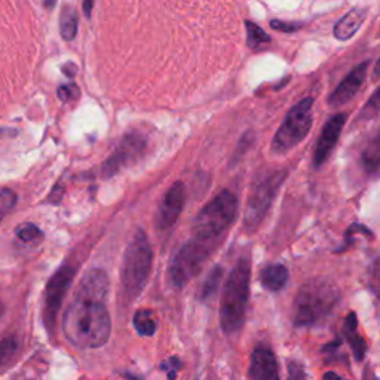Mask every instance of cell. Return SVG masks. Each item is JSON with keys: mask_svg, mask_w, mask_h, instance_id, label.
<instances>
[{"mask_svg": "<svg viewBox=\"0 0 380 380\" xmlns=\"http://www.w3.org/2000/svg\"><path fill=\"white\" fill-rule=\"evenodd\" d=\"M63 331L66 339L76 348H101L110 339V315L103 302L75 295L64 312Z\"/></svg>", "mask_w": 380, "mask_h": 380, "instance_id": "obj_1", "label": "cell"}, {"mask_svg": "<svg viewBox=\"0 0 380 380\" xmlns=\"http://www.w3.org/2000/svg\"><path fill=\"white\" fill-rule=\"evenodd\" d=\"M340 300L337 285L327 278L306 282L295 294L293 321L295 327H314L331 315Z\"/></svg>", "mask_w": 380, "mask_h": 380, "instance_id": "obj_2", "label": "cell"}, {"mask_svg": "<svg viewBox=\"0 0 380 380\" xmlns=\"http://www.w3.org/2000/svg\"><path fill=\"white\" fill-rule=\"evenodd\" d=\"M249 277L251 265L247 258H241L231 270L220 300V323L228 335L240 330L245 321L248 297H249Z\"/></svg>", "mask_w": 380, "mask_h": 380, "instance_id": "obj_3", "label": "cell"}, {"mask_svg": "<svg viewBox=\"0 0 380 380\" xmlns=\"http://www.w3.org/2000/svg\"><path fill=\"white\" fill-rule=\"evenodd\" d=\"M153 251L145 231L137 229L125 249L121 270V295L128 305L145 290L152 270Z\"/></svg>", "mask_w": 380, "mask_h": 380, "instance_id": "obj_4", "label": "cell"}, {"mask_svg": "<svg viewBox=\"0 0 380 380\" xmlns=\"http://www.w3.org/2000/svg\"><path fill=\"white\" fill-rule=\"evenodd\" d=\"M238 200L231 190L221 192L211 199L199 211L193 221V238L205 242L216 244L221 235L229 229L236 217Z\"/></svg>", "mask_w": 380, "mask_h": 380, "instance_id": "obj_5", "label": "cell"}, {"mask_svg": "<svg viewBox=\"0 0 380 380\" xmlns=\"http://www.w3.org/2000/svg\"><path fill=\"white\" fill-rule=\"evenodd\" d=\"M214 247L216 244L192 238L178 249L171 260L168 270H166V278H168L171 287L180 290L195 275H198L202 265L214 251Z\"/></svg>", "mask_w": 380, "mask_h": 380, "instance_id": "obj_6", "label": "cell"}, {"mask_svg": "<svg viewBox=\"0 0 380 380\" xmlns=\"http://www.w3.org/2000/svg\"><path fill=\"white\" fill-rule=\"evenodd\" d=\"M314 98L306 97L297 103L285 116L282 125L272 140V152L284 154L306 138L312 128Z\"/></svg>", "mask_w": 380, "mask_h": 380, "instance_id": "obj_7", "label": "cell"}, {"mask_svg": "<svg viewBox=\"0 0 380 380\" xmlns=\"http://www.w3.org/2000/svg\"><path fill=\"white\" fill-rule=\"evenodd\" d=\"M285 177H287V173L284 170L270 171L253 186L251 193L248 196V204L244 216V224L247 229H256L261 220L265 219Z\"/></svg>", "mask_w": 380, "mask_h": 380, "instance_id": "obj_8", "label": "cell"}, {"mask_svg": "<svg viewBox=\"0 0 380 380\" xmlns=\"http://www.w3.org/2000/svg\"><path fill=\"white\" fill-rule=\"evenodd\" d=\"M75 278V269L71 266H64L59 269L46 285L45 293V323L48 327H52L55 323L57 314L61 307L64 297Z\"/></svg>", "mask_w": 380, "mask_h": 380, "instance_id": "obj_9", "label": "cell"}, {"mask_svg": "<svg viewBox=\"0 0 380 380\" xmlns=\"http://www.w3.org/2000/svg\"><path fill=\"white\" fill-rule=\"evenodd\" d=\"M146 140L142 138L140 134L133 133L128 134L119 142L117 149L112 153V156L103 163V177L110 178L115 174H117L122 168H126L128 165L136 162L140 156L142 150H145Z\"/></svg>", "mask_w": 380, "mask_h": 380, "instance_id": "obj_10", "label": "cell"}, {"mask_svg": "<svg viewBox=\"0 0 380 380\" xmlns=\"http://www.w3.org/2000/svg\"><path fill=\"white\" fill-rule=\"evenodd\" d=\"M184 202H186L184 184L182 182H177L168 189V192L165 193L159 205L156 214V226L159 229L165 231L171 228V226L177 221V219L180 217Z\"/></svg>", "mask_w": 380, "mask_h": 380, "instance_id": "obj_11", "label": "cell"}, {"mask_svg": "<svg viewBox=\"0 0 380 380\" xmlns=\"http://www.w3.org/2000/svg\"><path fill=\"white\" fill-rule=\"evenodd\" d=\"M344 122H346V115L339 113L330 117V121L323 128V133H321L318 138L316 149L314 153V165L316 166V168L328 159L331 150L336 147V142L340 137Z\"/></svg>", "mask_w": 380, "mask_h": 380, "instance_id": "obj_12", "label": "cell"}, {"mask_svg": "<svg viewBox=\"0 0 380 380\" xmlns=\"http://www.w3.org/2000/svg\"><path fill=\"white\" fill-rule=\"evenodd\" d=\"M367 67L368 61H364L353 67L351 73L339 83V87L332 91L328 97V104L331 107H340L353 98V95L360 91L365 80Z\"/></svg>", "mask_w": 380, "mask_h": 380, "instance_id": "obj_13", "label": "cell"}, {"mask_svg": "<svg viewBox=\"0 0 380 380\" xmlns=\"http://www.w3.org/2000/svg\"><path fill=\"white\" fill-rule=\"evenodd\" d=\"M248 376L251 380H279V365L269 348H256L251 353Z\"/></svg>", "mask_w": 380, "mask_h": 380, "instance_id": "obj_14", "label": "cell"}, {"mask_svg": "<svg viewBox=\"0 0 380 380\" xmlns=\"http://www.w3.org/2000/svg\"><path fill=\"white\" fill-rule=\"evenodd\" d=\"M107 291H109V278H107V273L101 269H91L82 278L75 295L104 303Z\"/></svg>", "mask_w": 380, "mask_h": 380, "instance_id": "obj_15", "label": "cell"}, {"mask_svg": "<svg viewBox=\"0 0 380 380\" xmlns=\"http://www.w3.org/2000/svg\"><path fill=\"white\" fill-rule=\"evenodd\" d=\"M367 17L365 9H352L342 20L337 21L335 27V36L339 41H348L360 30L361 24Z\"/></svg>", "mask_w": 380, "mask_h": 380, "instance_id": "obj_16", "label": "cell"}, {"mask_svg": "<svg viewBox=\"0 0 380 380\" xmlns=\"http://www.w3.org/2000/svg\"><path fill=\"white\" fill-rule=\"evenodd\" d=\"M288 281V270L284 265H269L260 272V282L269 291H279Z\"/></svg>", "mask_w": 380, "mask_h": 380, "instance_id": "obj_17", "label": "cell"}, {"mask_svg": "<svg viewBox=\"0 0 380 380\" xmlns=\"http://www.w3.org/2000/svg\"><path fill=\"white\" fill-rule=\"evenodd\" d=\"M356 327H358V319H356V315L353 312H351L346 316V319H344L343 332H344V337H346V340L351 344L355 358L358 361H363L365 351H367V344H365L364 339L358 335Z\"/></svg>", "mask_w": 380, "mask_h": 380, "instance_id": "obj_18", "label": "cell"}, {"mask_svg": "<svg viewBox=\"0 0 380 380\" xmlns=\"http://www.w3.org/2000/svg\"><path fill=\"white\" fill-rule=\"evenodd\" d=\"M59 31L64 41H73L78 33V14L71 6H66L59 15Z\"/></svg>", "mask_w": 380, "mask_h": 380, "instance_id": "obj_19", "label": "cell"}, {"mask_svg": "<svg viewBox=\"0 0 380 380\" xmlns=\"http://www.w3.org/2000/svg\"><path fill=\"white\" fill-rule=\"evenodd\" d=\"M133 323H134L136 330L138 331V335L147 336V337L153 336L154 331H156V327H158L156 319H154L153 312L149 311V309H142V311L136 312Z\"/></svg>", "mask_w": 380, "mask_h": 380, "instance_id": "obj_20", "label": "cell"}, {"mask_svg": "<svg viewBox=\"0 0 380 380\" xmlns=\"http://www.w3.org/2000/svg\"><path fill=\"white\" fill-rule=\"evenodd\" d=\"M245 29H247V45L251 48V50H260L263 45L270 43L269 36L265 33V30H261L257 24L247 21Z\"/></svg>", "mask_w": 380, "mask_h": 380, "instance_id": "obj_21", "label": "cell"}, {"mask_svg": "<svg viewBox=\"0 0 380 380\" xmlns=\"http://www.w3.org/2000/svg\"><path fill=\"white\" fill-rule=\"evenodd\" d=\"M221 278H223V268L216 266L210 272V275L207 277L204 284H202V290H200L202 300H208V299H211L212 294H216Z\"/></svg>", "mask_w": 380, "mask_h": 380, "instance_id": "obj_22", "label": "cell"}, {"mask_svg": "<svg viewBox=\"0 0 380 380\" xmlns=\"http://www.w3.org/2000/svg\"><path fill=\"white\" fill-rule=\"evenodd\" d=\"M18 349H20V343L17 337L14 336L0 340V367H3L14 360Z\"/></svg>", "mask_w": 380, "mask_h": 380, "instance_id": "obj_23", "label": "cell"}, {"mask_svg": "<svg viewBox=\"0 0 380 380\" xmlns=\"http://www.w3.org/2000/svg\"><path fill=\"white\" fill-rule=\"evenodd\" d=\"M379 158H380V150H379V141L376 138L372 145H368V147L365 149V152L363 154V162H364V166L368 173L377 171Z\"/></svg>", "mask_w": 380, "mask_h": 380, "instance_id": "obj_24", "label": "cell"}, {"mask_svg": "<svg viewBox=\"0 0 380 380\" xmlns=\"http://www.w3.org/2000/svg\"><path fill=\"white\" fill-rule=\"evenodd\" d=\"M17 236L20 238V240L22 242H27V244H34V242H39L42 238H43V233L42 231L38 228L36 224H22L20 226V228L17 229Z\"/></svg>", "mask_w": 380, "mask_h": 380, "instance_id": "obj_25", "label": "cell"}, {"mask_svg": "<svg viewBox=\"0 0 380 380\" xmlns=\"http://www.w3.org/2000/svg\"><path fill=\"white\" fill-rule=\"evenodd\" d=\"M17 195L9 189H0V221L15 207Z\"/></svg>", "mask_w": 380, "mask_h": 380, "instance_id": "obj_26", "label": "cell"}, {"mask_svg": "<svg viewBox=\"0 0 380 380\" xmlns=\"http://www.w3.org/2000/svg\"><path fill=\"white\" fill-rule=\"evenodd\" d=\"M287 380H309V376L305 370V367L300 363L291 361L288 364V379Z\"/></svg>", "mask_w": 380, "mask_h": 380, "instance_id": "obj_27", "label": "cell"}, {"mask_svg": "<svg viewBox=\"0 0 380 380\" xmlns=\"http://www.w3.org/2000/svg\"><path fill=\"white\" fill-rule=\"evenodd\" d=\"M182 367L180 364V360L175 358V356H173V358L166 360L161 364V368H163V370H166V374H168V379L170 380H175L177 377V370Z\"/></svg>", "mask_w": 380, "mask_h": 380, "instance_id": "obj_28", "label": "cell"}, {"mask_svg": "<svg viewBox=\"0 0 380 380\" xmlns=\"http://www.w3.org/2000/svg\"><path fill=\"white\" fill-rule=\"evenodd\" d=\"M78 94H79V89L76 85H73V83H71V85H63L58 88V97L63 101H70L71 98L78 97Z\"/></svg>", "mask_w": 380, "mask_h": 380, "instance_id": "obj_29", "label": "cell"}, {"mask_svg": "<svg viewBox=\"0 0 380 380\" xmlns=\"http://www.w3.org/2000/svg\"><path fill=\"white\" fill-rule=\"evenodd\" d=\"M272 29H275L278 31H285V33H293L297 29H299V26H295V24H288V22H281V21H272L270 22Z\"/></svg>", "mask_w": 380, "mask_h": 380, "instance_id": "obj_30", "label": "cell"}, {"mask_svg": "<svg viewBox=\"0 0 380 380\" xmlns=\"http://www.w3.org/2000/svg\"><path fill=\"white\" fill-rule=\"evenodd\" d=\"M324 380H343V379L335 372H328L324 374Z\"/></svg>", "mask_w": 380, "mask_h": 380, "instance_id": "obj_31", "label": "cell"}, {"mask_svg": "<svg viewBox=\"0 0 380 380\" xmlns=\"http://www.w3.org/2000/svg\"><path fill=\"white\" fill-rule=\"evenodd\" d=\"M94 6L92 2H85L83 3V12H85L87 17H91V8Z\"/></svg>", "mask_w": 380, "mask_h": 380, "instance_id": "obj_32", "label": "cell"}, {"mask_svg": "<svg viewBox=\"0 0 380 380\" xmlns=\"http://www.w3.org/2000/svg\"><path fill=\"white\" fill-rule=\"evenodd\" d=\"M2 314H3V306L0 305V316H2Z\"/></svg>", "mask_w": 380, "mask_h": 380, "instance_id": "obj_33", "label": "cell"}]
</instances>
